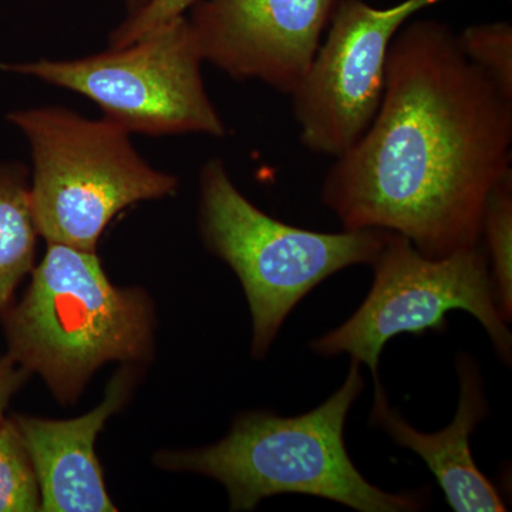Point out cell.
<instances>
[{
    "label": "cell",
    "instance_id": "6da1fadb",
    "mask_svg": "<svg viewBox=\"0 0 512 512\" xmlns=\"http://www.w3.org/2000/svg\"><path fill=\"white\" fill-rule=\"evenodd\" d=\"M512 100L446 23L409 20L387 55L382 103L335 158L323 205L345 229L403 235L429 258L481 244L485 204L512 173Z\"/></svg>",
    "mask_w": 512,
    "mask_h": 512
},
{
    "label": "cell",
    "instance_id": "7a4b0ae2",
    "mask_svg": "<svg viewBox=\"0 0 512 512\" xmlns=\"http://www.w3.org/2000/svg\"><path fill=\"white\" fill-rule=\"evenodd\" d=\"M363 389L360 365L352 362L342 387L315 410L293 417L241 414L217 444L163 451L157 464L214 478L228 491L232 511H252L281 494L312 495L360 512L424 510L426 491L387 493L369 483L350 458L346 419Z\"/></svg>",
    "mask_w": 512,
    "mask_h": 512
},
{
    "label": "cell",
    "instance_id": "3957f363",
    "mask_svg": "<svg viewBox=\"0 0 512 512\" xmlns=\"http://www.w3.org/2000/svg\"><path fill=\"white\" fill-rule=\"evenodd\" d=\"M28 291L0 316L8 355L42 377L62 404H73L109 362L150 359V298L111 284L96 252L47 244Z\"/></svg>",
    "mask_w": 512,
    "mask_h": 512
},
{
    "label": "cell",
    "instance_id": "277c9868",
    "mask_svg": "<svg viewBox=\"0 0 512 512\" xmlns=\"http://www.w3.org/2000/svg\"><path fill=\"white\" fill-rule=\"evenodd\" d=\"M6 120L28 140L30 205L47 244L96 252L103 232L137 202L163 200L180 187L137 153L130 134L106 119L60 106L16 110Z\"/></svg>",
    "mask_w": 512,
    "mask_h": 512
},
{
    "label": "cell",
    "instance_id": "5b68a950",
    "mask_svg": "<svg viewBox=\"0 0 512 512\" xmlns=\"http://www.w3.org/2000/svg\"><path fill=\"white\" fill-rule=\"evenodd\" d=\"M198 225L208 251L235 272L252 316V357L264 359L295 306L329 276L372 264L390 232H316L269 217L241 194L220 158L200 173Z\"/></svg>",
    "mask_w": 512,
    "mask_h": 512
},
{
    "label": "cell",
    "instance_id": "8992f818",
    "mask_svg": "<svg viewBox=\"0 0 512 512\" xmlns=\"http://www.w3.org/2000/svg\"><path fill=\"white\" fill-rule=\"evenodd\" d=\"M202 63L184 15L131 45L82 59L0 63V70L87 97L128 134L222 138L227 126L205 89Z\"/></svg>",
    "mask_w": 512,
    "mask_h": 512
},
{
    "label": "cell",
    "instance_id": "52a82bcc",
    "mask_svg": "<svg viewBox=\"0 0 512 512\" xmlns=\"http://www.w3.org/2000/svg\"><path fill=\"white\" fill-rule=\"evenodd\" d=\"M370 265L375 279L369 295L343 325L313 340L316 355L348 353L352 362L372 370L377 383L380 356L390 339L441 332L447 328V313L461 309L483 325L498 357L511 365L512 336L495 302L483 244L429 258L409 239L390 232Z\"/></svg>",
    "mask_w": 512,
    "mask_h": 512
},
{
    "label": "cell",
    "instance_id": "ba28073f",
    "mask_svg": "<svg viewBox=\"0 0 512 512\" xmlns=\"http://www.w3.org/2000/svg\"><path fill=\"white\" fill-rule=\"evenodd\" d=\"M441 0H403L379 9L339 0L308 72L291 94L299 140L319 156L338 158L375 119L394 36L420 10Z\"/></svg>",
    "mask_w": 512,
    "mask_h": 512
},
{
    "label": "cell",
    "instance_id": "9c48e42d",
    "mask_svg": "<svg viewBox=\"0 0 512 512\" xmlns=\"http://www.w3.org/2000/svg\"><path fill=\"white\" fill-rule=\"evenodd\" d=\"M339 0H198L190 9L204 62L235 80L291 96L308 72Z\"/></svg>",
    "mask_w": 512,
    "mask_h": 512
},
{
    "label": "cell",
    "instance_id": "30bf717a",
    "mask_svg": "<svg viewBox=\"0 0 512 512\" xmlns=\"http://www.w3.org/2000/svg\"><path fill=\"white\" fill-rule=\"evenodd\" d=\"M134 380L133 369L123 367L110 380L103 402L77 419L13 417L35 466L40 511H117L96 456V440L106 421L126 404Z\"/></svg>",
    "mask_w": 512,
    "mask_h": 512
},
{
    "label": "cell",
    "instance_id": "8fae6325",
    "mask_svg": "<svg viewBox=\"0 0 512 512\" xmlns=\"http://www.w3.org/2000/svg\"><path fill=\"white\" fill-rule=\"evenodd\" d=\"M460 400L454 420L437 433H421L390 406L380 382L375 383V402L370 424L389 434L394 443L409 448L426 463L439 481L447 504L457 512L507 511L495 485L474 461L470 437L488 413L484 384L476 362L466 353L457 357Z\"/></svg>",
    "mask_w": 512,
    "mask_h": 512
},
{
    "label": "cell",
    "instance_id": "7c38bea8",
    "mask_svg": "<svg viewBox=\"0 0 512 512\" xmlns=\"http://www.w3.org/2000/svg\"><path fill=\"white\" fill-rule=\"evenodd\" d=\"M37 237L29 168L20 161H0V316L35 268Z\"/></svg>",
    "mask_w": 512,
    "mask_h": 512
},
{
    "label": "cell",
    "instance_id": "4fadbf2b",
    "mask_svg": "<svg viewBox=\"0 0 512 512\" xmlns=\"http://www.w3.org/2000/svg\"><path fill=\"white\" fill-rule=\"evenodd\" d=\"M481 244L490 266L495 302L505 322L512 318V173L488 195Z\"/></svg>",
    "mask_w": 512,
    "mask_h": 512
},
{
    "label": "cell",
    "instance_id": "5bb4252c",
    "mask_svg": "<svg viewBox=\"0 0 512 512\" xmlns=\"http://www.w3.org/2000/svg\"><path fill=\"white\" fill-rule=\"evenodd\" d=\"M40 511L35 466L13 417L0 424V512Z\"/></svg>",
    "mask_w": 512,
    "mask_h": 512
},
{
    "label": "cell",
    "instance_id": "9a60e30c",
    "mask_svg": "<svg viewBox=\"0 0 512 512\" xmlns=\"http://www.w3.org/2000/svg\"><path fill=\"white\" fill-rule=\"evenodd\" d=\"M458 46L491 83L512 100V26L508 22L468 26Z\"/></svg>",
    "mask_w": 512,
    "mask_h": 512
},
{
    "label": "cell",
    "instance_id": "2e32d148",
    "mask_svg": "<svg viewBox=\"0 0 512 512\" xmlns=\"http://www.w3.org/2000/svg\"><path fill=\"white\" fill-rule=\"evenodd\" d=\"M198 0H151L150 3L127 18L110 33L111 47H121L137 42L165 23L184 16Z\"/></svg>",
    "mask_w": 512,
    "mask_h": 512
},
{
    "label": "cell",
    "instance_id": "e0dca14e",
    "mask_svg": "<svg viewBox=\"0 0 512 512\" xmlns=\"http://www.w3.org/2000/svg\"><path fill=\"white\" fill-rule=\"evenodd\" d=\"M29 376L28 370L19 366L8 353L0 356V424L6 419V410L13 396L28 382Z\"/></svg>",
    "mask_w": 512,
    "mask_h": 512
},
{
    "label": "cell",
    "instance_id": "ac0fdd59",
    "mask_svg": "<svg viewBox=\"0 0 512 512\" xmlns=\"http://www.w3.org/2000/svg\"><path fill=\"white\" fill-rule=\"evenodd\" d=\"M151 0H126L127 15H133L143 8H146Z\"/></svg>",
    "mask_w": 512,
    "mask_h": 512
}]
</instances>
